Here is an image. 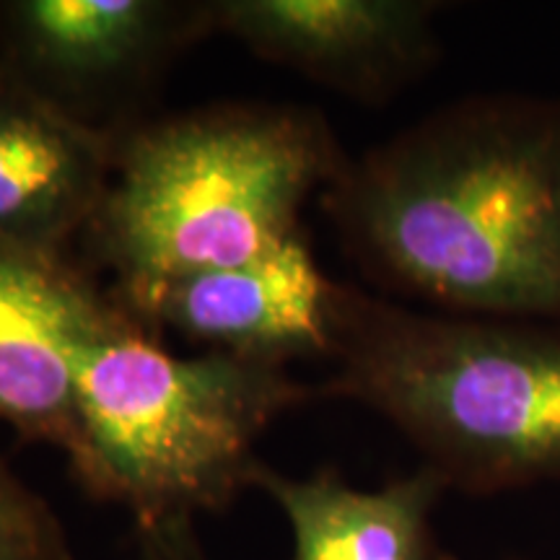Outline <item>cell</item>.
Listing matches in <instances>:
<instances>
[{
  "label": "cell",
  "mask_w": 560,
  "mask_h": 560,
  "mask_svg": "<svg viewBox=\"0 0 560 560\" xmlns=\"http://www.w3.org/2000/svg\"><path fill=\"white\" fill-rule=\"evenodd\" d=\"M319 206L382 296L560 325V94L459 96L350 156Z\"/></svg>",
  "instance_id": "6da1fadb"
},
{
  "label": "cell",
  "mask_w": 560,
  "mask_h": 560,
  "mask_svg": "<svg viewBox=\"0 0 560 560\" xmlns=\"http://www.w3.org/2000/svg\"><path fill=\"white\" fill-rule=\"evenodd\" d=\"M350 153L319 109L213 102L161 112L117 140L81 244L128 314L182 278L236 268L304 234Z\"/></svg>",
  "instance_id": "7a4b0ae2"
},
{
  "label": "cell",
  "mask_w": 560,
  "mask_h": 560,
  "mask_svg": "<svg viewBox=\"0 0 560 560\" xmlns=\"http://www.w3.org/2000/svg\"><path fill=\"white\" fill-rule=\"evenodd\" d=\"M322 400L389 420L450 490L560 486V325L405 304L342 283Z\"/></svg>",
  "instance_id": "3957f363"
},
{
  "label": "cell",
  "mask_w": 560,
  "mask_h": 560,
  "mask_svg": "<svg viewBox=\"0 0 560 560\" xmlns=\"http://www.w3.org/2000/svg\"><path fill=\"white\" fill-rule=\"evenodd\" d=\"M314 400L319 384L280 363L172 353L107 293L81 342L66 457L94 499L120 503L138 527L192 520L249 488L257 439Z\"/></svg>",
  "instance_id": "277c9868"
},
{
  "label": "cell",
  "mask_w": 560,
  "mask_h": 560,
  "mask_svg": "<svg viewBox=\"0 0 560 560\" xmlns=\"http://www.w3.org/2000/svg\"><path fill=\"white\" fill-rule=\"evenodd\" d=\"M210 34L213 0H5L0 68L117 143L159 115L166 75Z\"/></svg>",
  "instance_id": "5b68a950"
},
{
  "label": "cell",
  "mask_w": 560,
  "mask_h": 560,
  "mask_svg": "<svg viewBox=\"0 0 560 560\" xmlns=\"http://www.w3.org/2000/svg\"><path fill=\"white\" fill-rule=\"evenodd\" d=\"M436 0H213L215 34L363 107H384L441 58Z\"/></svg>",
  "instance_id": "8992f818"
},
{
  "label": "cell",
  "mask_w": 560,
  "mask_h": 560,
  "mask_svg": "<svg viewBox=\"0 0 560 560\" xmlns=\"http://www.w3.org/2000/svg\"><path fill=\"white\" fill-rule=\"evenodd\" d=\"M340 296L342 283L319 268L304 231L257 260L170 283L130 317L156 338L174 332L213 353L330 363Z\"/></svg>",
  "instance_id": "52a82bcc"
},
{
  "label": "cell",
  "mask_w": 560,
  "mask_h": 560,
  "mask_svg": "<svg viewBox=\"0 0 560 560\" xmlns=\"http://www.w3.org/2000/svg\"><path fill=\"white\" fill-rule=\"evenodd\" d=\"M107 291L75 257L0 240V423L68 452L79 353Z\"/></svg>",
  "instance_id": "ba28073f"
},
{
  "label": "cell",
  "mask_w": 560,
  "mask_h": 560,
  "mask_svg": "<svg viewBox=\"0 0 560 560\" xmlns=\"http://www.w3.org/2000/svg\"><path fill=\"white\" fill-rule=\"evenodd\" d=\"M115 149L0 68V240L73 257L107 192Z\"/></svg>",
  "instance_id": "9c48e42d"
},
{
  "label": "cell",
  "mask_w": 560,
  "mask_h": 560,
  "mask_svg": "<svg viewBox=\"0 0 560 560\" xmlns=\"http://www.w3.org/2000/svg\"><path fill=\"white\" fill-rule=\"evenodd\" d=\"M249 488L268 493L289 522L291 560H459L433 524L450 486L425 465L363 490L335 470L289 478L260 459Z\"/></svg>",
  "instance_id": "30bf717a"
},
{
  "label": "cell",
  "mask_w": 560,
  "mask_h": 560,
  "mask_svg": "<svg viewBox=\"0 0 560 560\" xmlns=\"http://www.w3.org/2000/svg\"><path fill=\"white\" fill-rule=\"evenodd\" d=\"M0 560H73L62 524L0 457Z\"/></svg>",
  "instance_id": "8fae6325"
}]
</instances>
